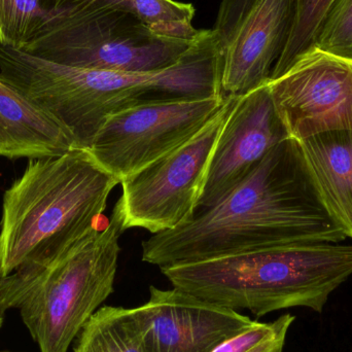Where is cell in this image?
Wrapping results in <instances>:
<instances>
[{
  "instance_id": "6da1fadb",
  "label": "cell",
  "mask_w": 352,
  "mask_h": 352,
  "mask_svg": "<svg viewBox=\"0 0 352 352\" xmlns=\"http://www.w3.org/2000/svg\"><path fill=\"white\" fill-rule=\"evenodd\" d=\"M347 238L318 192L301 142L289 138L219 203L142 242V261L161 269Z\"/></svg>"
},
{
  "instance_id": "7a4b0ae2",
  "label": "cell",
  "mask_w": 352,
  "mask_h": 352,
  "mask_svg": "<svg viewBox=\"0 0 352 352\" xmlns=\"http://www.w3.org/2000/svg\"><path fill=\"white\" fill-rule=\"evenodd\" d=\"M0 80L63 124L89 150L109 116L170 99L219 94V54L211 30L173 67L160 72L85 69L0 45Z\"/></svg>"
},
{
  "instance_id": "3957f363",
  "label": "cell",
  "mask_w": 352,
  "mask_h": 352,
  "mask_svg": "<svg viewBox=\"0 0 352 352\" xmlns=\"http://www.w3.org/2000/svg\"><path fill=\"white\" fill-rule=\"evenodd\" d=\"M119 184L86 148L30 160L4 192L0 279L45 266L97 227Z\"/></svg>"
},
{
  "instance_id": "277c9868",
  "label": "cell",
  "mask_w": 352,
  "mask_h": 352,
  "mask_svg": "<svg viewBox=\"0 0 352 352\" xmlns=\"http://www.w3.org/2000/svg\"><path fill=\"white\" fill-rule=\"evenodd\" d=\"M173 287L258 318L293 307L322 314L352 275V244L283 246L161 268Z\"/></svg>"
},
{
  "instance_id": "5b68a950",
  "label": "cell",
  "mask_w": 352,
  "mask_h": 352,
  "mask_svg": "<svg viewBox=\"0 0 352 352\" xmlns=\"http://www.w3.org/2000/svg\"><path fill=\"white\" fill-rule=\"evenodd\" d=\"M120 200L101 221L55 260L0 279V311L19 309L41 352H67L85 324L113 293L120 238Z\"/></svg>"
},
{
  "instance_id": "8992f818",
  "label": "cell",
  "mask_w": 352,
  "mask_h": 352,
  "mask_svg": "<svg viewBox=\"0 0 352 352\" xmlns=\"http://www.w3.org/2000/svg\"><path fill=\"white\" fill-rule=\"evenodd\" d=\"M199 38L160 34L130 14L82 0L21 51L70 67L153 72L175 66Z\"/></svg>"
},
{
  "instance_id": "52a82bcc",
  "label": "cell",
  "mask_w": 352,
  "mask_h": 352,
  "mask_svg": "<svg viewBox=\"0 0 352 352\" xmlns=\"http://www.w3.org/2000/svg\"><path fill=\"white\" fill-rule=\"evenodd\" d=\"M237 98L225 104L190 140L121 182L124 228L152 234L175 229L195 214L211 157Z\"/></svg>"
},
{
  "instance_id": "ba28073f",
  "label": "cell",
  "mask_w": 352,
  "mask_h": 352,
  "mask_svg": "<svg viewBox=\"0 0 352 352\" xmlns=\"http://www.w3.org/2000/svg\"><path fill=\"white\" fill-rule=\"evenodd\" d=\"M221 96L142 103L109 116L89 151L120 182L196 135L225 104Z\"/></svg>"
},
{
  "instance_id": "9c48e42d",
  "label": "cell",
  "mask_w": 352,
  "mask_h": 352,
  "mask_svg": "<svg viewBox=\"0 0 352 352\" xmlns=\"http://www.w3.org/2000/svg\"><path fill=\"white\" fill-rule=\"evenodd\" d=\"M294 18L295 0H221L210 30L223 98H238L270 82Z\"/></svg>"
},
{
  "instance_id": "30bf717a",
  "label": "cell",
  "mask_w": 352,
  "mask_h": 352,
  "mask_svg": "<svg viewBox=\"0 0 352 352\" xmlns=\"http://www.w3.org/2000/svg\"><path fill=\"white\" fill-rule=\"evenodd\" d=\"M269 87L292 138L352 131L351 58L314 47Z\"/></svg>"
},
{
  "instance_id": "8fae6325",
  "label": "cell",
  "mask_w": 352,
  "mask_h": 352,
  "mask_svg": "<svg viewBox=\"0 0 352 352\" xmlns=\"http://www.w3.org/2000/svg\"><path fill=\"white\" fill-rule=\"evenodd\" d=\"M289 138L269 82L238 97L211 157L197 210L219 203L252 173L273 148Z\"/></svg>"
},
{
  "instance_id": "7c38bea8",
  "label": "cell",
  "mask_w": 352,
  "mask_h": 352,
  "mask_svg": "<svg viewBox=\"0 0 352 352\" xmlns=\"http://www.w3.org/2000/svg\"><path fill=\"white\" fill-rule=\"evenodd\" d=\"M148 352H211L256 320L173 287H150V298L133 308Z\"/></svg>"
},
{
  "instance_id": "4fadbf2b",
  "label": "cell",
  "mask_w": 352,
  "mask_h": 352,
  "mask_svg": "<svg viewBox=\"0 0 352 352\" xmlns=\"http://www.w3.org/2000/svg\"><path fill=\"white\" fill-rule=\"evenodd\" d=\"M78 148L63 124L0 80V157L38 160Z\"/></svg>"
},
{
  "instance_id": "5bb4252c",
  "label": "cell",
  "mask_w": 352,
  "mask_h": 352,
  "mask_svg": "<svg viewBox=\"0 0 352 352\" xmlns=\"http://www.w3.org/2000/svg\"><path fill=\"white\" fill-rule=\"evenodd\" d=\"M320 197L352 239V131H328L299 140Z\"/></svg>"
},
{
  "instance_id": "9a60e30c",
  "label": "cell",
  "mask_w": 352,
  "mask_h": 352,
  "mask_svg": "<svg viewBox=\"0 0 352 352\" xmlns=\"http://www.w3.org/2000/svg\"><path fill=\"white\" fill-rule=\"evenodd\" d=\"M74 352H148L133 309L103 306L76 337Z\"/></svg>"
},
{
  "instance_id": "2e32d148",
  "label": "cell",
  "mask_w": 352,
  "mask_h": 352,
  "mask_svg": "<svg viewBox=\"0 0 352 352\" xmlns=\"http://www.w3.org/2000/svg\"><path fill=\"white\" fill-rule=\"evenodd\" d=\"M99 8L130 14L160 34L196 41L204 30L192 25L195 8L175 0H87Z\"/></svg>"
},
{
  "instance_id": "e0dca14e",
  "label": "cell",
  "mask_w": 352,
  "mask_h": 352,
  "mask_svg": "<svg viewBox=\"0 0 352 352\" xmlns=\"http://www.w3.org/2000/svg\"><path fill=\"white\" fill-rule=\"evenodd\" d=\"M69 0H0V45L23 50L67 12Z\"/></svg>"
},
{
  "instance_id": "ac0fdd59",
  "label": "cell",
  "mask_w": 352,
  "mask_h": 352,
  "mask_svg": "<svg viewBox=\"0 0 352 352\" xmlns=\"http://www.w3.org/2000/svg\"><path fill=\"white\" fill-rule=\"evenodd\" d=\"M339 0H295V18L287 47L273 68L271 80L285 74L302 56L316 47L318 34Z\"/></svg>"
},
{
  "instance_id": "d6986e66",
  "label": "cell",
  "mask_w": 352,
  "mask_h": 352,
  "mask_svg": "<svg viewBox=\"0 0 352 352\" xmlns=\"http://www.w3.org/2000/svg\"><path fill=\"white\" fill-rule=\"evenodd\" d=\"M316 47L352 59V0H339L324 22Z\"/></svg>"
},
{
  "instance_id": "ffe728a7",
  "label": "cell",
  "mask_w": 352,
  "mask_h": 352,
  "mask_svg": "<svg viewBox=\"0 0 352 352\" xmlns=\"http://www.w3.org/2000/svg\"><path fill=\"white\" fill-rule=\"evenodd\" d=\"M294 320L295 316L291 314H283L272 322H260L256 320L250 328L228 339L211 352H248L263 341L276 334L281 329L285 327L289 328Z\"/></svg>"
},
{
  "instance_id": "44dd1931",
  "label": "cell",
  "mask_w": 352,
  "mask_h": 352,
  "mask_svg": "<svg viewBox=\"0 0 352 352\" xmlns=\"http://www.w3.org/2000/svg\"><path fill=\"white\" fill-rule=\"evenodd\" d=\"M289 327L281 329L276 334L271 336L270 338L263 341L260 344L256 345L254 349L248 352H283L285 347V338H287Z\"/></svg>"
},
{
  "instance_id": "7402d4cb",
  "label": "cell",
  "mask_w": 352,
  "mask_h": 352,
  "mask_svg": "<svg viewBox=\"0 0 352 352\" xmlns=\"http://www.w3.org/2000/svg\"><path fill=\"white\" fill-rule=\"evenodd\" d=\"M2 322H3V316H2L1 311H0V329H1Z\"/></svg>"
},
{
  "instance_id": "603a6c76",
  "label": "cell",
  "mask_w": 352,
  "mask_h": 352,
  "mask_svg": "<svg viewBox=\"0 0 352 352\" xmlns=\"http://www.w3.org/2000/svg\"><path fill=\"white\" fill-rule=\"evenodd\" d=\"M0 352H6V351H0Z\"/></svg>"
}]
</instances>
